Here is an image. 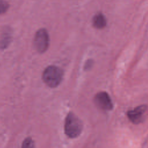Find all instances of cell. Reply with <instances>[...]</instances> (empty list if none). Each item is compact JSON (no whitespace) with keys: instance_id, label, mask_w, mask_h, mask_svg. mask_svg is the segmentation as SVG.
<instances>
[{"instance_id":"3","label":"cell","mask_w":148,"mask_h":148,"mask_svg":"<svg viewBox=\"0 0 148 148\" xmlns=\"http://www.w3.org/2000/svg\"><path fill=\"white\" fill-rule=\"evenodd\" d=\"M49 36L45 29L41 28L36 32L34 45L38 52L40 53L45 52L49 46Z\"/></svg>"},{"instance_id":"5","label":"cell","mask_w":148,"mask_h":148,"mask_svg":"<svg viewBox=\"0 0 148 148\" xmlns=\"http://www.w3.org/2000/svg\"><path fill=\"white\" fill-rule=\"evenodd\" d=\"M147 109V106L145 105L138 106L134 109L128 110L127 113V117L133 124H139L143 121Z\"/></svg>"},{"instance_id":"2","label":"cell","mask_w":148,"mask_h":148,"mask_svg":"<svg viewBox=\"0 0 148 148\" xmlns=\"http://www.w3.org/2000/svg\"><path fill=\"white\" fill-rule=\"evenodd\" d=\"M82 130L83 124L81 120L74 113H69L65 120V134L70 138H75L80 135Z\"/></svg>"},{"instance_id":"1","label":"cell","mask_w":148,"mask_h":148,"mask_svg":"<svg viewBox=\"0 0 148 148\" xmlns=\"http://www.w3.org/2000/svg\"><path fill=\"white\" fill-rule=\"evenodd\" d=\"M63 75V71L60 68L55 65H50L43 71L42 79L47 86L55 88L61 82Z\"/></svg>"},{"instance_id":"7","label":"cell","mask_w":148,"mask_h":148,"mask_svg":"<svg viewBox=\"0 0 148 148\" xmlns=\"http://www.w3.org/2000/svg\"><path fill=\"white\" fill-rule=\"evenodd\" d=\"M11 32L9 30L5 29L0 37V49H4L6 48L11 41Z\"/></svg>"},{"instance_id":"4","label":"cell","mask_w":148,"mask_h":148,"mask_svg":"<svg viewBox=\"0 0 148 148\" xmlns=\"http://www.w3.org/2000/svg\"><path fill=\"white\" fill-rule=\"evenodd\" d=\"M94 102L99 109L108 111L113 108V102L109 94L105 91L98 92L94 97Z\"/></svg>"},{"instance_id":"10","label":"cell","mask_w":148,"mask_h":148,"mask_svg":"<svg viewBox=\"0 0 148 148\" xmlns=\"http://www.w3.org/2000/svg\"><path fill=\"white\" fill-rule=\"evenodd\" d=\"M93 64V61L92 60H88L86 61V62L85 63V65H84V69L86 70L89 69L92 65Z\"/></svg>"},{"instance_id":"8","label":"cell","mask_w":148,"mask_h":148,"mask_svg":"<svg viewBox=\"0 0 148 148\" xmlns=\"http://www.w3.org/2000/svg\"><path fill=\"white\" fill-rule=\"evenodd\" d=\"M21 148H35L34 140L30 137L26 138L22 143Z\"/></svg>"},{"instance_id":"6","label":"cell","mask_w":148,"mask_h":148,"mask_svg":"<svg viewBox=\"0 0 148 148\" xmlns=\"http://www.w3.org/2000/svg\"><path fill=\"white\" fill-rule=\"evenodd\" d=\"M92 23L94 27L97 29H103L106 25V19L105 16L102 13L95 14L92 20Z\"/></svg>"},{"instance_id":"9","label":"cell","mask_w":148,"mask_h":148,"mask_svg":"<svg viewBox=\"0 0 148 148\" xmlns=\"http://www.w3.org/2000/svg\"><path fill=\"white\" fill-rule=\"evenodd\" d=\"M8 8V3L5 0H0V14L5 13Z\"/></svg>"}]
</instances>
